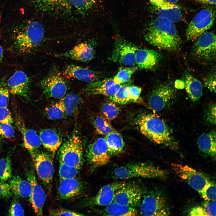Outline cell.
Here are the masks:
<instances>
[{"instance_id":"52","label":"cell","mask_w":216,"mask_h":216,"mask_svg":"<svg viewBox=\"0 0 216 216\" xmlns=\"http://www.w3.org/2000/svg\"><path fill=\"white\" fill-rule=\"evenodd\" d=\"M190 215L206 216L204 209L202 206L194 207L189 213Z\"/></svg>"},{"instance_id":"14","label":"cell","mask_w":216,"mask_h":216,"mask_svg":"<svg viewBox=\"0 0 216 216\" xmlns=\"http://www.w3.org/2000/svg\"><path fill=\"white\" fill-rule=\"evenodd\" d=\"M138 49L123 39L118 38L115 40L110 60L125 65L134 66L136 65L135 55Z\"/></svg>"},{"instance_id":"43","label":"cell","mask_w":216,"mask_h":216,"mask_svg":"<svg viewBox=\"0 0 216 216\" xmlns=\"http://www.w3.org/2000/svg\"><path fill=\"white\" fill-rule=\"evenodd\" d=\"M12 124L0 123V135L3 137L12 139L14 137V130Z\"/></svg>"},{"instance_id":"26","label":"cell","mask_w":216,"mask_h":216,"mask_svg":"<svg viewBox=\"0 0 216 216\" xmlns=\"http://www.w3.org/2000/svg\"><path fill=\"white\" fill-rule=\"evenodd\" d=\"M161 58L159 52L147 49H138L135 55L136 64L142 69H151L154 67Z\"/></svg>"},{"instance_id":"56","label":"cell","mask_w":216,"mask_h":216,"mask_svg":"<svg viewBox=\"0 0 216 216\" xmlns=\"http://www.w3.org/2000/svg\"><path fill=\"white\" fill-rule=\"evenodd\" d=\"M169 2L173 3H176L178 2L180 0H167Z\"/></svg>"},{"instance_id":"25","label":"cell","mask_w":216,"mask_h":216,"mask_svg":"<svg viewBox=\"0 0 216 216\" xmlns=\"http://www.w3.org/2000/svg\"><path fill=\"white\" fill-rule=\"evenodd\" d=\"M68 79L74 78L89 83L98 80V76L94 71L80 66L68 65L62 73Z\"/></svg>"},{"instance_id":"35","label":"cell","mask_w":216,"mask_h":216,"mask_svg":"<svg viewBox=\"0 0 216 216\" xmlns=\"http://www.w3.org/2000/svg\"><path fill=\"white\" fill-rule=\"evenodd\" d=\"M110 98L113 102L122 104L132 102L129 95L128 86L126 85H122L115 94Z\"/></svg>"},{"instance_id":"23","label":"cell","mask_w":216,"mask_h":216,"mask_svg":"<svg viewBox=\"0 0 216 216\" xmlns=\"http://www.w3.org/2000/svg\"><path fill=\"white\" fill-rule=\"evenodd\" d=\"M124 183L115 182L104 186L95 196L89 199L88 204L92 206H108L113 202L116 191Z\"/></svg>"},{"instance_id":"31","label":"cell","mask_w":216,"mask_h":216,"mask_svg":"<svg viewBox=\"0 0 216 216\" xmlns=\"http://www.w3.org/2000/svg\"><path fill=\"white\" fill-rule=\"evenodd\" d=\"M104 139L111 155L115 156L122 153L124 147V143L121 135L114 130L105 135Z\"/></svg>"},{"instance_id":"38","label":"cell","mask_w":216,"mask_h":216,"mask_svg":"<svg viewBox=\"0 0 216 216\" xmlns=\"http://www.w3.org/2000/svg\"><path fill=\"white\" fill-rule=\"evenodd\" d=\"M94 125L96 132L99 134L106 135L113 130L110 123L101 116H98L94 119Z\"/></svg>"},{"instance_id":"39","label":"cell","mask_w":216,"mask_h":216,"mask_svg":"<svg viewBox=\"0 0 216 216\" xmlns=\"http://www.w3.org/2000/svg\"><path fill=\"white\" fill-rule=\"evenodd\" d=\"M101 110L103 114L109 120L115 118L119 112L118 108L113 101L108 102L104 104L102 106Z\"/></svg>"},{"instance_id":"13","label":"cell","mask_w":216,"mask_h":216,"mask_svg":"<svg viewBox=\"0 0 216 216\" xmlns=\"http://www.w3.org/2000/svg\"><path fill=\"white\" fill-rule=\"evenodd\" d=\"M31 156L38 176L47 188L50 190L54 173L53 157L43 152H36Z\"/></svg>"},{"instance_id":"18","label":"cell","mask_w":216,"mask_h":216,"mask_svg":"<svg viewBox=\"0 0 216 216\" xmlns=\"http://www.w3.org/2000/svg\"><path fill=\"white\" fill-rule=\"evenodd\" d=\"M158 17L166 18L176 22L180 21L182 14L180 8L167 0H149Z\"/></svg>"},{"instance_id":"45","label":"cell","mask_w":216,"mask_h":216,"mask_svg":"<svg viewBox=\"0 0 216 216\" xmlns=\"http://www.w3.org/2000/svg\"><path fill=\"white\" fill-rule=\"evenodd\" d=\"M202 206L206 216L216 215V200L206 201L203 203Z\"/></svg>"},{"instance_id":"34","label":"cell","mask_w":216,"mask_h":216,"mask_svg":"<svg viewBox=\"0 0 216 216\" xmlns=\"http://www.w3.org/2000/svg\"><path fill=\"white\" fill-rule=\"evenodd\" d=\"M45 111L47 118L51 120L60 119L66 116L64 108L59 101L46 108Z\"/></svg>"},{"instance_id":"51","label":"cell","mask_w":216,"mask_h":216,"mask_svg":"<svg viewBox=\"0 0 216 216\" xmlns=\"http://www.w3.org/2000/svg\"><path fill=\"white\" fill-rule=\"evenodd\" d=\"M205 86L212 92L216 93L215 75L211 74L206 78L204 80Z\"/></svg>"},{"instance_id":"55","label":"cell","mask_w":216,"mask_h":216,"mask_svg":"<svg viewBox=\"0 0 216 216\" xmlns=\"http://www.w3.org/2000/svg\"><path fill=\"white\" fill-rule=\"evenodd\" d=\"M200 3L207 4L215 5L216 0H195Z\"/></svg>"},{"instance_id":"17","label":"cell","mask_w":216,"mask_h":216,"mask_svg":"<svg viewBox=\"0 0 216 216\" xmlns=\"http://www.w3.org/2000/svg\"><path fill=\"white\" fill-rule=\"evenodd\" d=\"M6 82L12 94L27 100L30 99L31 81L25 72L20 70H16Z\"/></svg>"},{"instance_id":"30","label":"cell","mask_w":216,"mask_h":216,"mask_svg":"<svg viewBox=\"0 0 216 216\" xmlns=\"http://www.w3.org/2000/svg\"><path fill=\"white\" fill-rule=\"evenodd\" d=\"M185 88L190 100L194 102L198 100L202 93V85L201 82L189 74L185 77Z\"/></svg>"},{"instance_id":"24","label":"cell","mask_w":216,"mask_h":216,"mask_svg":"<svg viewBox=\"0 0 216 216\" xmlns=\"http://www.w3.org/2000/svg\"><path fill=\"white\" fill-rule=\"evenodd\" d=\"M28 179L32 186V193L29 201L36 214L38 216H42L43 208L46 198L45 193L37 182L33 172L29 173Z\"/></svg>"},{"instance_id":"5","label":"cell","mask_w":216,"mask_h":216,"mask_svg":"<svg viewBox=\"0 0 216 216\" xmlns=\"http://www.w3.org/2000/svg\"><path fill=\"white\" fill-rule=\"evenodd\" d=\"M83 146L81 138L77 132H74L60 147L59 162L81 169L83 161Z\"/></svg>"},{"instance_id":"40","label":"cell","mask_w":216,"mask_h":216,"mask_svg":"<svg viewBox=\"0 0 216 216\" xmlns=\"http://www.w3.org/2000/svg\"><path fill=\"white\" fill-rule=\"evenodd\" d=\"M10 93L5 78H0V108L7 107L9 100Z\"/></svg>"},{"instance_id":"50","label":"cell","mask_w":216,"mask_h":216,"mask_svg":"<svg viewBox=\"0 0 216 216\" xmlns=\"http://www.w3.org/2000/svg\"><path fill=\"white\" fill-rule=\"evenodd\" d=\"M206 120L209 124L214 125L216 123V105L212 104L209 106L206 115Z\"/></svg>"},{"instance_id":"16","label":"cell","mask_w":216,"mask_h":216,"mask_svg":"<svg viewBox=\"0 0 216 216\" xmlns=\"http://www.w3.org/2000/svg\"><path fill=\"white\" fill-rule=\"evenodd\" d=\"M37 8H43L46 5L68 11H87L92 8L96 0H34Z\"/></svg>"},{"instance_id":"42","label":"cell","mask_w":216,"mask_h":216,"mask_svg":"<svg viewBox=\"0 0 216 216\" xmlns=\"http://www.w3.org/2000/svg\"><path fill=\"white\" fill-rule=\"evenodd\" d=\"M207 201L216 200V185L210 181L205 185L199 194Z\"/></svg>"},{"instance_id":"20","label":"cell","mask_w":216,"mask_h":216,"mask_svg":"<svg viewBox=\"0 0 216 216\" xmlns=\"http://www.w3.org/2000/svg\"><path fill=\"white\" fill-rule=\"evenodd\" d=\"M95 54V50L92 43L89 42H85L77 45L66 52L56 54L55 56L87 62L94 58Z\"/></svg>"},{"instance_id":"48","label":"cell","mask_w":216,"mask_h":216,"mask_svg":"<svg viewBox=\"0 0 216 216\" xmlns=\"http://www.w3.org/2000/svg\"><path fill=\"white\" fill-rule=\"evenodd\" d=\"M24 210L20 203L17 202H14L11 204L9 211V215L10 216H23Z\"/></svg>"},{"instance_id":"36","label":"cell","mask_w":216,"mask_h":216,"mask_svg":"<svg viewBox=\"0 0 216 216\" xmlns=\"http://www.w3.org/2000/svg\"><path fill=\"white\" fill-rule=\"evenodd\" d=\"M59 175L60 180L68 179L76 177L80 169L67 165L59 162Z\"/></svg>"},{"instance_id":"46","label":"cell","mask_w":216,"mask_h":216,"mask_svg":"<svg viewBox=\"0 0 216 216\" xmlns=\"http://www.w3.org/2000/svg\"><path fill=\"white\" fill-rule=\"evenodd\" d=\"M128 90L131 102H137L139 101L142 88L137 86H128Z\"/></svg>"},{"instance_id":"7","label":"cell","mask_w":216,"mask_h":216,"mask_svg":"<svg viewBox=\"0 0 216 216\" xmlns=\"http://www.w3.org/2000/svg\"><path fill=\"white\" fill-rule=\"evenodd\" d=\"M215 10L208 7L198 12L189 23L186 30L188 40L195 41L202 33L213 26L215 18Z\"/></svg>"},{"instance_id":"49","label":"cell","mask_w":216,"mask_h":216,"mask_svg":"<svg viewBox=\"0 0 216 216\" xmlns=\"http://www.w3.org/2000/svg\"><path fill=\"white\" fill-rule=\"evenodd\" d=\"M12 194L9 184L4 181H0V198H8Z\"/></svg>"},{"instance_id":"15","label":"cell","mask_w":216,"mask_h":216,"mask_svg":"<svg viewBox=\"0 0 216 216\" xmlns=\"http://www.w3.org/2000/svg\"><path fill=\"white\" fill-rule=\"evenodd\" d=\"M174 90L168 83L158 85L152 91L148 99L150 108L155 112H159L167 106L173 99Z\"/></svg>"},{"instance_id":"41","label":"cell","mask_w":216,"mask_h":216,"mask_svg":"<svg viewBox=\"0 0 216 216\" xmlns=\"http://www.w3.org/2000/svg\"><path fill=\"white\" fill-rule=\"evenodd\" d=\"M134 69L125 68L120 69L113 79L116 83L121 84L128 82L134 72Z\"/></svg>"},{"instance_id":"28","label":"cell","mask_w":216,"mask_h":216,"mask_svg":"<svg viewBox=\"0 0 216 216\" xmlns=\"http://www.w3.org/2000/svg\"><path fill=\"white\" fill-rule=\"evenodd\" d=\"M197 144L200 151L206 155L215 156L216 137L215 131L201 135L198 139Z\"/></svg>"},{"instance_id":"8","label":"cell","mask_w":216,"mask_h":216,"mask_svg":"<svg viewBox=\"0 0 216 216\" xmlns=\"http://www.w3.org/2000/svg\"><path fill=\"white\" fill-rule=\"evenodd\" d=\"M140 212L143 216H165L170 214L166 198L159 192L152 191L143 196Z\"/></svg>"},{"instance_id":"22","label":"cell","mask_w":216,"mask_h":216,"mask_svg":"<svg viewBox=\"0 0 216 216\" xmlns=\"http://www.w3.org/2000/svg\"><path fill=\"white\" fill-rule=\"evenodd\" d=\"M121 85L115 82L113 79L107 78L89 83L83 91L88 95H102L110 98L115 94Z\"/></svg>"},{"instance_id":"10","label":"cell","mask_w":216,"mask_h":216,"mask_svg":"<svg viewBox=\"0 0 216 216\" xmlns=\"http://www.w3.org/2000/svg\"><path fill=\"white\" fill-rule=\"evenodd\" d=\"M87 160L91 167L98 168L108 164L110 159L107 145L104 138H98L90 144L86 151Z\"/></svg>"},{"instance_id":"1","label":"cell","mask_w":216,"mask_h":216,"mask_svg":"<svg viewBox=\"0 0 216 216\" xmlns=\"http://www.w3.org/2000/svg\"><path fill=\"white\" fill-rule=\"evenodd\" d=\"M9 29L11 49L18 54L32 52L41 44L44 37L43 25L32 19H26L16 22Z\"/></svg>"},{"instance_id":"2","label":"cell","mask_w":216,"mask_h":216,"mask_svg":"<svg viewBox=\"0 0 216 216\" xmlns=\"http://www.w3.org/2000/svg\"><path fill=\"white\" fill-rule=\"evenodd\" d=\"M175 22L158 17L148 24L144 37L150 44L158 48L169 51L178 50L181 40Z\"/></svg>"},{"instance_id":"6","label":"cell","mask_w":216,"mask_h":216,"mask_svg":"<svg viewBox=\"0 0 216 216\" xmlns=\"http://www.w3.org/2000/svg\"><path fill=\"white\" fill-rule=\"evenodd\" d=\"M65 78L55 66L39 82L38 86L46 97L60 99L66 94L69 88L70 83Z\"/></svg>"},{"instance_id":"4","label":"cell","mask_w":216,"mask_h":216,"mask_svg":"<svg viewBox=\"0 0 216 216\" xmlns=\"http://www.w3.org/2000/svg\"><path fill=\"white\" fill-rule=\"evenodd\" d=\"M165 170L152 164L144 162L128 163L115 168L112 172V178L126 180L142 178L163 180L168 176Z\"/></svg>"},{"instance_id":"27","label":"cell","mask_w":216,"mask_h":216,"mask_svg":"<svg viewBox=\"0 0 216 216\" xmlns=\"http://www.w3.org/2000/svg\"><path fill=\"white\" fill-rule=\"evenodd\" d=\"M39 136L41 144L54 156L56 152L62 143V139L59 134L55 130L50 128L41 130Z\"/></svg>"},{"instance_id":"32","label":"cell","mask_w":216,"mask_h":216,"mask_svg":"<svg viewBox=\"0 0 216 216\" xmlns=\"http://www.w3.org/2000/svg\"><path fill=\"white\" fill-rule=\"evenodd\" d=\"M103 213L110 216H136L138 214L136 208L113 202L106 206Z\"/></svg>"},{"instance_id":"11","label":"cell","mask_w":216,"mask_h":216,"mask_svg":"<svg viewBox=\"0 0 216 216\" xmlns=\"http://www.w3.org/2000/svg\"><path fill=\"white\" fill-rule=\"evenodd\" d=\"M172 166L177 175L199 194L210 181L202 173L189 166L174 164Z\"/></svg>"},{"instance_id":"12","label":"cell","mask_w":216,"mask_h":216,"mask_svg":"<svg viewBox=\"0 0 216 216\" xmlns=\"http://www.w3.org/2000/svg\"><path fill=\"white\" fill-rule=\"evenodd\" d=\"M143 194V190L139 185L124 182L116 191L113 202L136 208L140 206Z\"/></svg>"},{"instance_id":"9","label":"cell","mask_w":216,"mask_h":216,"mask_svg":"<svg viewBox=\"0 0 216 216\" xmlns=\"http://www.w3.org/2000/svg\"><path fill=\"white\" fill-rule=\"evenodd\" d=\"M216 46L215 34L206 31L195 41L192 47V55L201 61H213L216 58Z\"/></svg>"},{"instance_id":"3","label":"cell","mask_w":216,"mask_h":216,"mask_svg":"<svg viewBox=\"0 0 216 216\" xmlns=\"http://www.w3.org/2000/svg\"><path fill=\"white\" fill-rule=\"evenodd\" d=\"M138 124L141 133L153 141L176 148V144L167 125L158 116L154 114L144 115L140 118Z\"/></svg>"},{"instance_id":"54","label":"cell","mask_w":216,"mask_h":216,"mask_svg":"<svg viewBox=\"0 0 216 216\" xmlns=\"http://www.w3.org/2000/svg\"><path fill=\"white\" fill-rule=\"evenodd\" d=\"M1 24V14H0V64L2 62L3 57V50L1 43V39L2 36Z\"/></svg>"},{"instance_id":"47","label":"cell","mask_w":216,"mask_h":216,"mask_svg":"<svg viewBox=\"0 0 216 216\" xmlns=\"http://www.w3.org/2000/svg\"><path fill=\"white\" fill-rule=\"evenodd\" d=\"M51 216H82L83 214L70 210L62 208L53 209L50 212Z\"/></svg>"},{"instance_id":"44","label":"cell","mask_w":216,"mask_h":216,"mask_svg":"<svg viewBox=\"0 0 216 216\" xmlns=\"http://www.w3.org/2000/svg\"><path fill=\"white\" fill-rule=\"evenodd\" d=\"M13 122L11 112L7 107L0 108V123L12 124Z\"/></svg>"},{"instance_id":"37","label":"cell","mask_w":216,"mask_h":216,"mask_svg":"<svg viewBox=\"0 0 216 216\" xmlns=\"http://www.w3.org/2000/svg\"><path fill=\"white\" fill-rule=\"evenodd\" d=\"M12 177V168L10 158L9 156L0 159V179L5 181Z\"/></svg>"},{"instance_id":"29","label":"cell","mask_w":216,"mask_h":216,"mask_svg":"<svg viewBox=\"0 0 216 216\" xmlns=\"http://www.w3.org/2000/svg\"><path fill=\"white\" fill-rule=\"evenodd\" d=\"M9 184L12 193L17 196L25 198L30 197L32 186L28 180L23 179L18 176H14Z\"/></svg>"},{"instance_id":"21","label":"cell","mask_w":216,"mask_h":216,"mask_svg":"<svg viewBox=\"0 0 216 216\" xmlns=\"http://www.w3.org/2000/svg\"><path fill=\"white\" fill-rule=\"evenodd\" d=\"M84 184L76 178L60 180L58 189L59 198L66 200L78 197L84 191Z\"/></svg>"},{"instance_id":"33","label":"cell","mask_w":216,"mask_h":216,"mask_svg":"<svg viewBox=\"0 0 216 216\" xmlns=\"http://www.w3.org/2000/svg\"><path fill=\"white\" fill-rule=\"evenodd\" d=\"M81 101L79 95L72 93L66 94L59 100L64 108L65 116H67L74 113Z\"/></svg>"},{"instance_id":"19","label":"cell","mask_w":216,"mask_h":216,"mask_svg":"<svg viewBox=\"0 0 216 216\" xmlns=\"http://www.w3.org/2000/svg\"><path fill=\"white\" fill-rule=\"evenodd\" d=\"M15 120L16 125L22 135L24 146L32 155L42 144L39 135L35 130L27 128L18 115H16Z\"/></svg>"},{"instance_id":"53","label":"cell","mask_w":216,"mask_h":216,"mask_svg":"<svg viewBox=\"0 0 216 216\" xmlns=\"http://www.w3.org/2000/svg\"><path fill=\"white\" fill-rule=\"evenodd\" d=\"M174 86L177 89H183L185 88L184 82L180 80H176L174 82Z\"/></svg>"}]
</instances>
